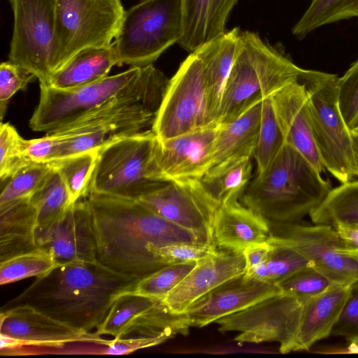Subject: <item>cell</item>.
<instances>
[{"instance_id": "1", "label": "cell", "mask_w": 358, "mask_h": 358, "mask_svg": "<svg viewBox=\"0 0 358 358\" xmlns=\"http://www.w3.org/2000/svg\"><path fill=\"white\" fill-rule=\"evenodd\" d=\"M97 261L140 280L164 267L152 248L175 243L207 244L196 234L156 214L138 199L88 193Z\"/></svg>"}, {"instance_id": "2", "label": "cell", "mask_w": 358, "mask_h": 358, "mask_svg": "<svg viewBox=\"0 0 358 358\" xmlns=\"http://www.w3.org/2000/svg\"><path fill=\"white\" fill-rule=\"evenodd\" d=\"M138 280L111 271L99 262L65 264L37 278L9 303L31 305L71 326L90 331L103 322L115 297L131 290Z\"/></svg>"}, {"instance_id": "3", "label": "cell", "mask_w": 358, "mask_h": 358, "mask_svg": "<svg viewBox=\"0 0 358 358\" xmlns=\"http://www.w3.org/2000/svg\"><path fill=\"white\" fill-rule=\"evenodd\" d=\"M320 174L299 151L285 143L266 171L250 181L239 200L268 221L299 222L331 189Z\"/></svg>"}, {"instance_id": "4", "label": "cell", "mask_w": 358, "mask_h": 358, "mask_svg": "<svg viewBox=\"0 0 358 358\" xmlns=\"http://www.w3.org/2000/svg\"><path fill=\"white\" fill-rule=\"evenodd\" d=\"M304 71L257 33L241 31L222 96L218 123L234 117L252 101L299 80Z\"/></svg>"}, {"instance_id": "5", "label": "cell", "mask_w": 358, "mask_h": 358, "mask_svg": "<svg viewBox=\"0 0 358 358\" xmlns=\"http://www.w3.org/2000/svg\"><path fill=\"white\" fill-rule=\"evenodd\" d=\"M338 78L305 69L300 80L308 92L312 131L322 164L339 182L345 183L358 175L351 131L338 106Z\"/></svg>"}, {"instance_id": "6", "label": "cell", "mask_w": 358, "mask_h": 358, "mask_svg": "<svg viewBox=\"0 0 358 358\" xmlns=\"http://www.w3.org/2000/svg\"><path fill=\"white\" fill-rule=\"evenodd\" d=\"M157 139L150 129L100 148L89 193L139 199L168 182L157 181L152 176Z\"/></svg>"}, {"instance_id": "7", "label": "cell", "mask_w": 358, "mask_h": 358, "mask_svg": "<svg viewBox=\"0 0 358 358\" xmlns=\"http://www.w3.org/2000/svg\"><path fill=\"white\" fill-rule=\"evenodd\" d=\"M181 0H143L125 10L113 43L117 66L152 64L181 34Z\"/></svg>"}, {"instance_id": "8", "label": "cell", "mask_w": 358, "mask_h": 358, "mask_svg": "<svg viewBox=\"0 0 358 358\" xmlns=\"http://www.w3.org/2000/svg\"><path fill=\"white\" fill-rule=\"evenodd\" d=\"M124 12L120 0H57L55 72L83 50L111 45Z\"/></svg>"}, {"instance_id": "9", "label": "cell", "mask_w": 358, "mask_h": 358, "mask_svg": "<svg viewBox=\"0 0 358 358\" xmlns=\"http://www.w3.org/2000/svg\"><path fill=\"white\" fill-rule=\"evenodd\" d=\"M141 67L71 90L40 83V99L30 120L35 131L52 134L122 96L135 84Z\"/></svg>"}, {"instance_id": "10", "label": "cell", "mask_w": 358, "mask_h": 358, "mask_svg": "<svg viewBox=\"0 0 358 358\" xmlns=\"http://www.w3.org/2000/svg\"><path fill=\"white\" fill-rule=\"evenodd\" d=\"M13 13L9 60L46 83L55 71L57 0H8Z\"/></svg>"}, {"instance_id": "11", "label": "cell", "mask_w": 358, "mask_h": 358, "mask_svg": "<svg viewBox=\"0 0 358 358\" xmlns=\"http://www.w3.org/2000/svg\"><path fill=\"white\" fill-rule=\"evenodd\" d=\"M267 221V243L295 250L332 284L350 286L358 280V258L344 252L346 245L334 227Z\"/></svg>"}, {"instance_id": "12", "label": "cell", "mask_w": 358, "mask_h": 358, "mask_svg": "<svg viewBox=\"0 0 358 358\" xmlns=\"http://www.w3.org/2000/svg\"><path fill=\"white\" fill-rule=\"evenodd\" d=\"M213 123L203 65L191 52L169 80L152 130L164 141Z\"/></svg>"}, {"instance_id": "13", "label": "cell", "mask_w": 358, "mask_h": 358, "mask_svg": "<svg viewBox=\"0 0 358 358\" xmlns=\"http://www.w3.org/2000/svg\"><path fill=\"white\" fill-rule=\"evenodd\" d=\"M302 303L294 296L280 293L217 320L221 332L238 331L241 343L278 342L282 354L294 351Z\"/></svg>"}, {"instance_id": "14", "label": "cell", "mask_w": 358, "mask_h": 358, "mask_svg": "<svg viewBox=\"0 0 358 358\" xmlns=\"http://www.w3.org/2000/svg\"><path fill=\"white\" fill-rule=\"evenodd\" d=\"M138 200L165 220L215 245L213 223L220 206L199 179L168 182Z\"/></svg>"}, {"instance_id": "15", "label": "cell", "mask_w": 358, "mask_h": 358, "mask_svg": "<svg viewBox=\"0 0 358 358\" xmlns=\"http://www.w3.org/2000/svg\"><path fill=\"white\" fill-rule=\"evenodd\" d=\"M219 125L213 123L164 141L157 138L152 162L153 178L160 182L200 179L211 167Z\"/></svg>"}, {"instance_id": "16", "label": "cell", "mask_w": 358, "mask_h": 358, "mask_svg": "<svg viewBox=\"0 0 358 358\" xmlns=\"http://www.w3.org/2000/svg\"><path fill=\"white\" fill-rule=\"evenodd\" d=\"M0 334L18 340L21 345L47 348L83 342L107 345L108 341L96 332L71 326L26 303L1 310Z\"/></svg>"}, {"instance_id": "17", "label": "cell", "mask_w": 358, "mask_h": 358, "mask_svg": "<svg viewBox=\"0 0 358 358\" xmlns=\"http://www.w3.org/2000/svg\"><path fill=\"white\" fill-rule=\"evenodd\" d=\"M282 293L277 284L245 279H231L194 302L178 314L187 334L190 327H203L227 315L244 310L271 296Z\"/></svg>"}, {"instance_id": "18", "label": "cell", "mask_w": 358, "mask_h": 358, "mask_svg": "<svg viewBox=\"0 0 358 358\" xmlns=\"http://www.w3.org/2000/svg\"><path fill=\"white\" fill-rule=\"evenodd\" d=\"M36 239L38 247L49 252L58 266L98 262L87 199L71 204L59 221L36 234Z\"/></svg>"}, {"instance_id": "19", "label": "cell", "mask_w": 358, "mask_h": 358, "mask_svg": "<svg viewBox=\"0 0 358 358\" xmlns=\"http://www.w3.org/2000/svg\"><path fill=\"white\" fill-rule=\"evenodd\" d=\"M245 268L243 252L217 250L197 262L194 268L162 301L172 313H182L209 292L243 275Z\"/></svg>"}, {"instance_id": "20", "label": "cell", "mask_w": 358, "mask_h": 358, "mask_svg": "<svg viewBox=\"0 0 358 358\" xmlns=\"http://www.w3.org/2000/svg\"><path fill=\"white\" fill-rule=\"evenodd\" d=\"M271 99L285 143L321 173L324 166L313 135L305 85L300 79L290 82L274 92Z\"/></svg>"}, {"instance_id": "21", "label": "cell", "mask_w": 358, "mask_h": 358, "mask_svg": "<svg viewBox=\"0 0 358 358\" xmlns=\"http://www.w3.org/2000/svg\"><path fill=\"white\" fill-rule=\"evenodd\" d=\"M238 200L219 207L213 223V241L220 249L243 252L250 246L267 242L269 227L267 220Z\"/></svg>"}, {"instance_id": "22", "label": "cell", "mask_w": 358, "mask_h": 358, "mask_svg": "<svg viewBox=\"0 0 358 358\" xmlns=\"http://www.w3.org/2000/svg\"><path fill=\"white\" fill-rule=\"evenodd\" d=\"M238 0H181V34L178 44L193 52L226 31Z\"/></svg>"}, {"instance_id": "23", "label": "cell", "mask_w": 358, "mask_h": 358, "mask_svg": "<svg viewBox=\"0 0 358 358\" xmlns=\"http://www.w3.org/2000/svg\"><path fill=\"white\" fill-rule=\"evenodd\" d=\"M349 287L331 284L322 293L302 302L294 351L308 350L315 343L331 335L343 309Z\"/></svg>"}, {"instance_id": "24", "label": "cell", "mask_w": 358, "mask_h": 358, "mask_svg": "<svg viewBox=\"0 0 358 358\" xmlns=\"http://www.w3.org/2000/svg\"><path fill=\"white\" fill-rule=\"evenodd\" d=\"M262 100L252 101L234 117L220 123L211 167L230 159L253 157L261 124Z\"/></svg>"}, {"instance_id": "25", "label": "cell", "mask_w": 358, "mask_h": 358, "mask_svg": "<svg viewBox=\"0 0 358 358\" xmlns=\"http://www.w3.org/2000/svg\"><path fill=\"white\" fill-rule=\"evenodd\" d=\"M240 32L238 27L226 31L193 52L203 65L213 122L218 123L222 96L234 62Z\"/></svg>"}, {"instance_id": "26", "label": "cell", "mask_w": 358, "mask_h": 358, "mask_svg": "<svg viewBox=\"0 0 358 358\" xmlns=\"http://www.w3.org/2000/svg\"><path fill=\"white\" fill-rule=\"evenodd\" d=\"M37 212L31 196L0 205V262L38 248Z\"/></svg>"}, {"instance_id": "27", "label": "cell", "mask_w": 358, "mask_h": 358, "mask_svg": "<svg viewBox=\"0 0 358 358\" xmlns=\"http://www.w3.org/2000/svg\"><path fill=\"white\" fill-rule=\"evenodd\" d=\"M117 65L113 44L90 48L76 54L54 72L45 84L57 90H71L100 80Z\"/></svg>"}, {"instance_id": "28", "label": "cell", "mask_w": 358, "mask_h": 358, "mask_svg": "<svg viewBox=\"0 0 358 358\" xmlns=\"http://www.w3.org/2000/svg\"><path fill=\"white\" fill-rule=\"evenodd\" d=\"M252 171L251 157L233 158L211 167L199 180L207 194L220 206L239 199L250 181Z\"/></svg>"}, {"instance_id": "29", "label": "cell", "mask_w": 358, "mask_h": 358, "mask_svg": "<svg viewBox=\"0 0 358 358\" xmlns=\"http://www.w3.org/2000/svg\"><path fill=\"white\" fill-rule=\"evenodd\" d=\"M309 215L314 224L334 227L341 224H358V180L331 188Z\"/></svg>"}, {"instance_id": "30", "label": "cell", "mask_w": 358, "mask_h": 358, "mask_svg": "<svg viewBox=\"0 0 358 358\" xmlns=\"http://www.w3.org/2000/svg\"><path fill=\"white\" fill-rule=\"evenodd\" d=\"M31 199L37 212L36 234L59 221L73 204L63 178L54 168Z\"/></svg>"}, {"instance_id": "31", "label": "cell", "mask_w": 358, "mask_h": 358, "mask_svg": "<svg viewBox=\"0 0 358 358\" xmlns=\"http://www.w3.org/2000/svg\"><path fill=\"white\" fill-rule=\"evenodd\" d=\"M157 299L133 293L130 290L118 294L96 333L120 338L127 327L141 315L152 308Z\"/></svg>"}, {"instance_id": "32", "label": "cell", "mask_w": 358, "mask_h": 358, "mask_svg": "<svg viewBox=\"0 0 358 358\" xmlns=\"http://www.w3.org/2000/svg\"><path fill=\"white\" fill-rule=\"evenodd\" d=\"M355 17H358V0H312L292 33L303 38L322 25Z\"/></svg>"}, {"instance_id": "33", "label": "cell", "mask_w": 358, "mask_h": 358, "mask_svg": "<svg viewBox=\"0 0 358 358\" xmlns=\"http://www.w3.org/2000/svg\"><path fill=\"white\" fill-rule=\"evenodd\" d=\"M98 150H89L50 162L63 178L71 203L88 194Z\"/></svg>"}, {"instance_id": "34", "label": "cell", "mask_w": 358, "mask_h": 358, "mask_svg": "<svg viewBox=\"0 0 358 358\" xmlns=\"http://www.w3.org/2000/svg\"><path fill=\"white\" fill-rule=\"evenodd\" d=\"M285 143L271 96H266L262 100L261 124L253 155L257 163V174L266 171Z\"/></svg>"}, {"instance_id": "35", "label": "cell", "mask_w": 358, "mask_h": 358, "mask_svg": "<svg viewBox=\"0 0 358 358\" xmlns=\"http://www.w3.org/2000/svg\"><path fill=\"white\" fill-rule=\"evenodd\" d=\"M57 266L50 253L38 248L0 262V285L9 284L30 277L40 278Z\"/></svg>"}, {"instance_id": "36", "label": "cell", "mask_w": 358, "mask_h": 358, "mask_svg": "<svg viewBox=\"0 0 358 358\" xmlns=\"http://www.w3.org/2000/svg\"><path fill=\"white\" fill-rule=\"evenodd\" d=\"M196 262L166 266L140 279L130 290L157 300L164 299L194 268Z\"/></svg>"}, {"instance_id": "37", "label": "cell", "mask_w": 358, "mask_h": 358, "mask_svg": "<svg viewBox=\"0 0 358 358\" xmlns=\"http://www.w3.org/2000/svg\"><path fill=\"white\" fill-rule=\"evenodd\" d=\"M53 166L50 163L27 165L8 178L1 189L0 205L13 200L31 196L46 180Z\"/></svg>"}, {"instance_id": "38", "label": "cell", "mask_w": 358, "mask_h": 358, "mask_svg": "<svg viewBox=\"0 0 358 358\" xmlns=\"http://www.w3.org/2000/svg\"><path fill=\"white\" fill-rule=\"evenodd\" d=\"M25 140L9 123L0 126V178L8 180L22 167L30 164L24 155Z\"/></svg>"}, {"instance_id": "39", "label": "cell", "mask_w": 358, "mask_h": 358, "mask_svg": "<svg viewBox=\"0 0 358 358\" xmlns=\"http://www.w3.org/2000/svg\"><path fill=\"white\" fill-rule=\"evenodd\" d=\"M332 283L312 266L301 268L277 285L282 292L294 296L301 303L327 289Z\"/></svg>"}, {"instance_id": "40", "label": "cell", "mask_w": 358, "mask_h": 358, "mask_svg": "<svg viewBox=\"0 0 358 358\" xmlns=\"http://www.w3.org/2000/svg\"><path fill=\"white\" fill-rule=\"evenodd\" d=\"M271 245L272 248L266 260L271 282L278 284L297 271L310 266L306 258L292 248L282 245Z\"/></svg>"}, {"instance_id": "41", "label": "cell", "mask_w": 358, "mask_h": 358, "mask_svg": "<svg viewBox=\"0 0 358 358\" xmlns=\"http://www.w3.org/2000/svg\"><path fill=\"white\" fill-rule=\"evenodd\" d=\"M215 245L175 243L154 248L152 253L163 266L197 262L217 252Z\"/></svg>"}, {"instance_id": "42", "label": "cell", "mask_w": 358, "mask_h": 358, "mask_svg": "<svg viewBox=\"0 0 358 358\" xmlns=\"http://www.w3.org/2000/svg\"><path fill=\"white\" fill-rule=\"evenodd\" d=\"M337 86L340 110L351 130L358 120V59L342 77L338 78Z\"/></svg>"}, {"instance_id": "43", "label": "cell", "mask_w": 358, "mask_h": 358, "mask_svg": "<svg viewBox=\"0 0 358 358\" xmlns=\"http://www.w3.org/2000/svg\"><path fill=\"white\" fill-rule=\"evenodd\" d=\"M36 77L28 70L10 62H3L0 66V117L5 115L9 100L19 90L26 89L27 85Z\"/></svg>"}, {"instance_id": "44", "label": "cell", "mask_w": 358, "mask_h": 358, "mask_svg": "<svg viewBox=\"0 0 358 358\" xmlns=\"http://www.w3.org/2000/svg\"><path fill=\"white\" fill-rule=\"evenodd\" d=\"M331 336L343 337L348 343L358 338V280L349 287L343 309Z\"/></svg>"}, {"instance_id": "45", "label": "cell", "mask_w": 358, "mask_h": 358, "mask_svg": "<svg viewBox=\"0 0 358 358\" xmlns=\"http://www.w3.org/2000/svg\"><path fill=\"white\" fill-rule=\"evenodd\" d=\"M59 141L53 134L31 140H25L24 155L29 163H50L57 159Z\"/></svg>"}, {"instance_id": "46", "label": "cell", "mask_w": 358, "mask_h": 358, "mask_svg": "<svg viewBox=\"0 0 358 358\" xmlns=\"http://www.w3.org/2000/svg\"><path fill=\"white\" fill-rule=\"evenodd\" d=\"M271 248V245L267 242L247 248L243 252L246 263L245 270L266 262Z\"/></svg>"}, {"instance_id": "47", "label": "cell", "mask_w": 358, "mask_h": 358, "mask_svg": "<svg viewBox=\"0 0 358 358\" xmlns=\"http://www.w3.org/2000/svg\"><path fill=\"white\" fill-rule=\"evenodd\" d=\"M334 228L346 245L344 252H358V224H341Z\"/></svg>"}, {"instance_id": "48", "label": "cell", "mask_w": 358, "mask_h": 358, "mask_svg": "<svg viewBox=\"0 0 358 358\" xmlns=\"http://www.w3.org/2000/svg\"><path fill=\"white\" fill-rule=\"evenodd\" d=\"M352 148L358 175V134L351 131Z\"/></svg>"}, {"instance_id": "49", "label": "cell", "mask_w": 358, "mask_h": 358, "mask_svg": "<svg viewBox=\"0 0 358 358\" xmlns=\"http://www.w3.org/2000/svg\"><path fill=\"white\" fill-rule=\"evenodd\" d=\"M348 352L358 353V338L349 343Z\"/></svg>"}, {"instance_id": "50", "label": "cell", "mask_w": 358, "mask_h": 358, "mask_svg": "<svg viewBox=\"0 0 358 358\" xmlns=\"http://www.w3.org/2000/svg\"><path fill=\"white\" fill-rule=\"evenodd\" d=\"M350 131L358 134V120L355 127Z\"/></svg>"}, {"instance_id": "51", "label": "cell", "mask_w": 358, "mask_h": 358, "mask_svg": "<svg viewBox=\"0 0 358 358\" xmlns=\"http://www.w3.org/2000/svg\"><path fill=\"white\" fill-rule=\"evenodd\" d=\"M346 254L350 255H353L358 258V252H347Z\"/></svg>"}, {"instance_id": "52", "label": "cell", "mask_w": 358, "mask_h": 358, "mask_svg": "<svg viewBox=\"0 0 358 358\" xmlns=\"http://www.w3.org/2000/svg\"><path fill=\"white\" fill-rule=\"evenodd\" d=\"M140 1H143V0H140Z\"/></svg>"}]
</instances>
